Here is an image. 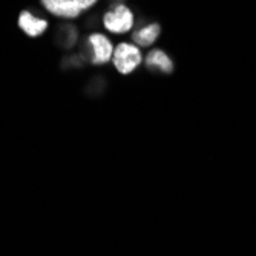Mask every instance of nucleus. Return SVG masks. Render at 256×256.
<instances>
[{
  "label": "nucleus",
  "mask_w": 256,
  "mask_h": 256,
  "mask_svg": "<svg viewBox=\"0 0 256 256\" xmlns=\"http://www.w3.org/2000/svg\"><path fill=\"white\" fill-rule=\"evenodd\" d=\"M114 64L122 74H129L142 63V52L134 44L129 43H120L114 51L112 56Z\"/></svg>",
  "instance_id": "obj_1"
},
{
  "label": "nucleus",
  "mask_w": 256,
  "mask_h": 256,
  "mask_svg": "<svg viewBox=\"0 0 256 256\" xmlns=\"http://www.w3.org/2000/svg\"><path fill=\"white\" fill-rule=\"evenodd\" d=\"M104 26L114 34H123L130 31L134 25V16L128 6L118 5L112 12H108L103 18Z\"/></svg>",
  "instance_id": "obj_2"
},
{
  "label": "nucleus",
  "mask_w": 256,
  "mask_h": 256,
  "mask_svg": "<svg viewBox=\"0 0 256 256\" xmlns=\"http://www.w3.org/2000/svg\"><path fill=\"white\" fill-rule=\"evenodd\" d=\"M89 44L92 48V62L97 64H103L109 62L114 56L112 43L103 34H92L89 37Z\"/></svg>",
  "instance_id": "obj_3"
},
{
  "label": "nucleus",
  "mask_w": 256,
  "mask_h": 256,
  "mask_svg": "<svg viewBox=\"0 0 256 256\" xmlns=\"http://www.w3.org/2000/svg\"><path fill=\"white\" fill-rule=\"evenodd\" d=\"M42 4L51 14L57 17L76 18L82 12L74 4V0H42Z\"/></svg>",
  "instance_id": "obj_4"
},
{
  "label": "nucleus",
  "mask_w": 256,
  "mask_h": 256,
  "mask_svg": "<svg viewBox=\"0 0 256 256\" xmlns=\"http://www.w3.org/2000/svg\"><path fill=\"white\" fill-rule=\"evenodd\" d=\"M18 25L23 30V32L28 34L30 37H37V36H42L44 30L48 28V22L34 17L28 11H23L18 17Z\"/></svg>",
  "instance_id": "obj_5"
},
{
  "label": "nucleus",
  "mask_w": 256,
  "mask_h": 256,
  "mask_svg": "<svg viewBox=\"0 0 256 256\" xmlns=\"http://www.w3.org/2000/svg\"><path fill=\"white\" fill-rule=\"evenodd\" d=\"M160 36V26L156 25V23H152V25L140 30L138 32L134 34V42L138 43L140 46H149L152 44Z\"/></svg>",
  "instance_id": "obj_6"
},
{
  "label": "nucleus",
  "mask_w": 256,
  "mask_h": 256,
  "mask_svg": "<svg viewBox=\"0 0 256 256\" xmlns=\"http://www.w3.org/2000/svg\"><path fill=\"white\" fill-rule=\"evenodd\" d=\"M146 64L148 66L160 68L161 71H164V72H172V62H170V58L162 51H158V50L148 54Z\"/></svg>",
  "instance_id": "obj_7"
},
{
  "label": "nucleus",
  "mask_w": 256,
  "mask_h": 256,
  "mask_svg": "<svg viewBox=\"0 0 256 256\" xmlns=\"http://www.w3.org/2000/svg\"><path fill=\"white\" fill-rule=\"evenodd\" d=\"M74 4L77 5V8L80 11H86L90 6H94L97 4V0H74Z\"/></svg>",
  "instance_id": "obj_8"
}]
</instances>
